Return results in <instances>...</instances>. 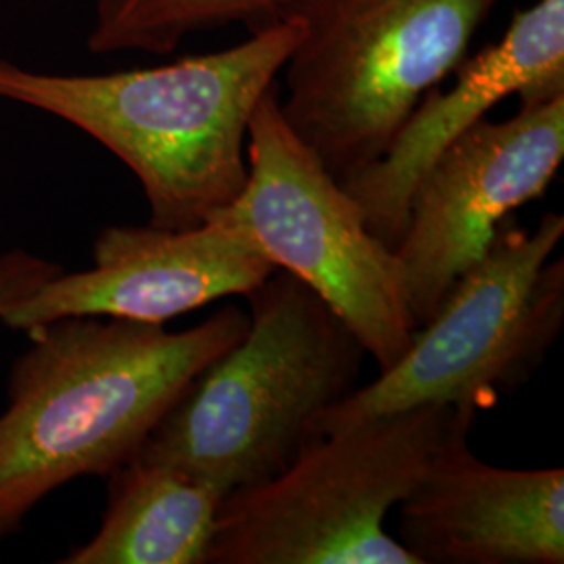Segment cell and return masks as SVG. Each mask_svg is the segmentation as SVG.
<instances>
[{
    "instance_id": "cell-1",
    "label": "cell",
    "mask_w": 564,
    "mask_h": 564,
    "mask_svg": "<svg viewBox=\"0 0 564 564\" xmlns=\"http://www.w3.org/2000/svg\"><path fill=\"white\" fill-rule=\"evenodd\" d=\"M249 314L224 305L181 333L111 316L30 328L0 414V542L42 500L132 460L203 370L241 341Z\"/></svg>"
},
{
    "instance_id": "cell-2",
    "label": "cell",
    "mask_w": 564,
    "mask_h": 564,
    "mask_svg": "<svg viewBox=\"0 0 564 564\" xmlns=\"http://www.w3.org/2000/svg\"><path fill=\"white\" fill-rule=\"evenodd\" d=\"M302 30L297 20L268 21L230 48L95 76L0 59V101L44 111L101 142L141 182L149 224L188 230L241 195L249 121Z\"/></svg>"
},
{
    "instance_id": "cell-3",
    "label": "cell",
    "mask_w": 564,
    "mask_h": 564,
    "mask_svg": "<svg viewBox=\"0 0 564 564\" xmlns=\"http://www.w3.org/2000/svg\"><path fill=\"white\" fill-rule=\"evenodd\" d=\"M249 328L209 364L137 456L216 485L224 496L286 470L349 395L368 356L341 318L295 274L274 270L245 295Z\"/></svg>"
},
{
    "instance_id": "cell-4",
    "label": "cell",
    "mask_w": 564,
    "mask_h": 564,
    "mask_svg": "<svg viewBox=\"0 0 564 564\" xmlns=\"http://www.w3.org/2000/svg\"><path fill=\"white\" fill-rule=\"evenodd\" d=\"M500 0H281L302 39L282 67L281 111L341 182L381 160L424 97L468 59Z\"/></svg>"
},
{
    "instance_id": "cell-5",
    "label": "cell",
    "mask_w": 564,
    "mask_h": 564,
    "mask_svg": "<svg viewBox=\"0 0 564 564\" xmlns=\"http://www.w3.org/2000/svg\"><path fill=\"white\" fill-rule=\"evenodd\" d=\"M475 414L421 405L316 437L281 475L224 496L205 564H421L387 514Z\"/></svg>"
},
{
    "instance_id": "cell-6",
    "label": "cell",
    "mask_w": 564,
    "mask_h": 564,
    "mask_svg": "<svg viewBox=\"0 0 564 564\" xmlns=\"http://www.w3.org/2000/svg\"><path fill=\"white\" fill-rule=\"evenodd\" d=\"M563 235L561 214L533 232L500 224L402 358L326 408L316 435L421 405L479 410L527 383L563 330L564 262H550Z\"/></svg>"
},
{
    "instance_id": "cell-7",
    "label": "cell",
    "mask_w": 564,
    "mask_h": 564,
    "mask_svg": "<svg viewBox=\"0 0 564 564\" xmlns=\"http://www.w3.org/2000/svg\"><path fill=\"white\" fill-rule=\"evenodd\" d=\"M279 99L274 82L249 121L241 195L216 216L241 230L276 270L305 282L381 372L402 358L419 328L402 268L370 232L362 207L291 130Z\"/></svg>"
},
{
    "instance_id": "cell-8",
    "label": "cell",
    "mask_w": 564,
    "mask_h": 564,
    "mask_svg": "<svg viewBox=\"0 0 564 564\" xmlns=\"http://www.w3.org/2000/svg\"><path fill=\"white\" fill-rule=\"evenodd\" d=\"M564 160V95L527 102L510 120L468 128L414 184L402 239V268L416 326L487 253L498 226L540 199Z\"/></svg>"
},
{
    "instance_id": "cell-9",
    "label": "cell",
    "mask_w": 564,
    "mask_h": 564,
    "mask_svg": "<svg viewBox=\"0 0 564 564\" xmlns=\"http://www.w3.org/2000/svg\"><path fill=\"white\" fill-rule=\"evenodd\" d=\"M274 263L228 220L188 230L109 226L93 249V265L42 282L2 323L30 330L67 316H111L165 324L207 303L247 295Z\"/></svg>"
},
{
    "instance_id": "cell-10",
    "label": "cell",
    "mask_w": 564,
    "mask_h": 564,
    "mask_svg": "<svg viewBox=\"0 0 564 564\" xmlns=\"http://www.w3.org/2000/svg\"><path fill=\"white\" fill-rule=\"evenodd\" d=\"M510 95L521 105L564 95V0L517 11L500 41L464 61L449 90L435 88L419 102L381 160L341 181L377 239L395 249L426 167Z\"/></svg>"
},
{
    "instance_id": "cell-11",
    "label": "cell",
    "mask_w": 564,
    "mask_h": 564,
    "mask_svg": "<svg viewBox=\"0 0 564 564\" xmlns=\"http://www.w3.org/2000/svg\"><path fill=\"white\" fill-rule=\"evenodd\" d=\"M458 429L400 502V544L421 564H563L564 470L485 464Z\"/></svg>"
},
{
    "instance_id": "cell-12",
    "label": "cell",
    "mask_w": 564,
    "mask_h": 564,
    "mask_svg": "<svg viewBox=\"0 0 564 564\" xmlns=\"http://www.w3.org/2000/svg\"><path fill=\"white\" fill-rule=\"evenodd\" d=\"M224 494L170 464L134 456L109 475L99 531L61 564H205Z\"/></svg>"
},
{
    "instance_id": "cell-13",
    "label": "cell",
    "mask_w": 564,
    "mask_h": 564,
    "mask_svg": "<svg viewBox=\"0 0 564 564\" xmlns=\"http://www.w3.org/2000/svg\"><path fill=\"white\" fill-rule=\"evenodd\" d=\"M279 4L281 0H95L86 44L93 55H170L202 30L263 25Z\"/></svg>"
},
{
    "instance_id": "cell-14",
    "label": "cell",
    "mask_w": 564,
    "mask_h": 564,
    "mask_svg": "<svg viewBox=\"0 0 564 564\" xmlns=\"http://www.w3.org/2000/svg\"><path fill=\"white\" fill-rule=\"evenodd\" d=\"M59 265L25 249H11L0 256V323L4 314L36 291L42 282L59 272Z\"/></svg>"
}]
</instances>
